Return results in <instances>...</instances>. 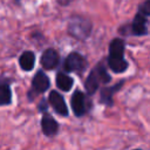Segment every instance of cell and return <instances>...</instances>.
Returning <instances> with one entry per match:
<instances>
[{
  "instance_id": "obj_16",
  "label": "cell",
  "mask_w": 150,
  "mask_h": 150,
  "mask_svg": "<svg viewBox=\"0 0 150 150\" xmlns=\"http://www.w3.org/2000/svg\"><path fill=\"white\" fill-rule=\"evenodd\" d=\"M46 107H47V105H46V101H45V100H42V101H41L40 109H46Z\"/></svg>"
},
{
  "instance_id": "obj_14",
  "label": "cell",
  "mask_w": 150,
  "mask_h": 150,
  "mask_svg": "<svg viewBox=\"0 0 150 150\" xmlns=\"http://www.w3.org/2000/svg\"><path fill=\"white\" fill-rule=\"evenodd\" d=\"M12 95H11V88L7 82H2L0 79V105H7L11 103Z\"/></svg>"
},
{
  "instance_id": "obj_9",
  "label": "cell",
  "mask_w": 150,
  "mask_h": 150,
  "mask_svg": "<svg viewBox=\"0 0 150 150\" xmlns=\"http://www.w3.org/2000/svg\"><path fill=\"white\" fill-rule=\"evenodd\" d=\"M41 127H42V131L46 136H54L59 130L57 122L48 112L43 114L42 120H41Z\"/></svg>"
},
{
  "instance_id": "obj_4",
  "label": "cell",
  "mask_w": 150,
  "mask_h": 150,
  "mask_svg": "<svg viewBox=\"0 0 150 150\" xmlns=\"http://www.w3.org/2000/svg\"><path fill=\"white\" fill-rule=\"evenodd\" d=\"M63 68L66 71H77L82 73L87 68L86 59L79 53H70L64 60Z\"/></svg>"
},
{
  "instance_id": "obj_13",
  "label": "cell",
  "mask_w": 150,
  "mask_h": 150,
  "mask_svg": "<svg viewBox=\"0 0 150 150\" xmlns=\"http://www.w3.org/2000/svg\"><path fill=\"white\" fill-rule=\"evenodd\" d=\"M73 83H74V80H73L70 76L63 74L62 71L57 73V75H56V86H57L61 90H63V91H69V90L71 89V87H73Z\"/></svg>"
},
{
  "instance_id": "obj_1",
  "label": "cell",
  "mask_w": 150,
  "mask_h": 150,
  "mask_svg": "<svg viewBox=\"0 0 150 150\" xmlns=\"http://www.w3.org/2000/svg\"><path fill=\"white\" fill-rule=\"evenodd\" d=\"M108 66L114 73H123L128 69V62L124 60V41L114 39L109 47Z\"/></svg>"
},
{
  "instance_id": "obj_7",
  "label": "cell",
  "mask_w": 150,
  "mask_h": 150,
  "mask_svg": "<svg viewBox=\"0 0 150 150\" xmlns=\"http://www.w3.org/2000/svg\"><path fill=\"white\" fill-rule=\"evenodd\" d=\"M59 60H60L59 53L53 48H48L43 52L41 56V66L45 69H54L57 67Z\"/></svg>"
},
{
  "instance_id": "obj_15",
  "label": "cell",
  "mask_w": 150,
  "mask_h": 150,
  "mask_svg": "<svg viewBox=\"0 0 150 150\" xmlns=\"http://www.w3.org/2000/svg\"><path fill=\"white\" fill-rule=\"evenodd\" d=\"M149 4H150L149 0H146V1L141 6V11H139V12L144 13L145 15H149V14H150V11H149V9H150V8H149Z\"/></svg>"
},
{
  "instance_id": "obj_6",
  "label": "cell",
  "mask_w": 150,
  "mask_h": 150,
  "mask_svg": "<svg viewBox=\"0 0 150 150\" xmlns=\"http://www.w3.org/2000/svg\"><path fill=\"white\" fill-rule=\"evenodd\" d=\"M49 103L53 107V109L57 114H60L61 116H67L68 115V108L66 105L64 98L56 90H52L50 91V94H49Z\"/></svg>"
},
{
  "instance_id": "obj_12",
  "label": "cell",
  "mask_w": 150,
  "mask_h": 150,
  "mask_svg": "<svg viewBox=\"0 0 150 150\" xmlns=\"http://www.w3.org/2000/svg\"><path fill=\"white\" fill-rule=\"evenodd\" d=\"M122 86H123V81L122 82H118L114 87L103 88L102 91H101V102H103V103H105L108 105H111L112 104V95H114V93L116 90H118Z\"/></svg>"
},
{
  "instance_id": "obj_8",
  "label": "cell",
  "mask_w": 150,
  "mask_h": 150,
  "mask_svg": "<svg viewBox=\"0 0 150 150\" xmlns=\"http://www.w3.org/2000/svg\"><path fill=\"white\" fill-rule=\"evenodd\" d=\"M148 15L139 12L136 14L132 21V33L135 35H146L148 34Z\"/></svg>"
},
{
  "instance_id": "obj_11",
  "label": "cell",
  "mask_w": 150,
  "mask_h": 150,
  "mask_svg": "<svg viewBox=\"0 0 150 150\" xmlns=\"http://www.w3.org/2000/svg\"><path fill=\"white\" fill-rule=\"evenodd\" d=\"M19 63H20V67L21 69L26 70V71H29L34 68V63H35V56H34V53L33 52H29V50H26L21 54L20 59H19Z\"/></svg>"
},
{
  "instance_id": "obj_10",
  "label": "cell",
  "mask_w": 150,
  "mask_h": 150,
  "mask_svg": "<svg viewBox=\"0 0 150 150\" xmlns=\"http://www.w3.org/2000/svg\"><path fill=\"white\" fill-rule=\"evenodd\" d=\"M32 87H33V90L36 93H43L49 88V79L42 70H39L35 74L32 82Z\"/></svg>"
},
{
  "instance_id": "obj_2",
  "label": "cell",
  "mask_w": 150,
  "mask_h": 150,
  "mask_svg": "<svg viewBox=\"0 0 150 150\" xmlns=\"http://www.w3.org/2000/svg\"><path fill=\"white\" fill-rule=\"evenodd\" d=\"M110 80H111V77L107 73L105 67L102 63H98L90 71V74L88 75V77L86 80V83H84L86 84V89H87L88 94L91 95V94H94L97 90L100 83H103L104 84V83H108Z\"/></svg>"
},
{
  "instance_id": "obj_3",
  "label": "cell",
  "mask_w": 150,
  "mask_h": 150,
  "mask_svg": "<svg viewBox=\"0 0 150 150\" xmlns=\"http://www.w3.org/2000/svg\"><path fill=\"white\" fill-rule=\"evenodd\" d=\"M68 33L79 40H86L91 33V22L86 18L74 16L69 20Z\"/></svg>"
},
{
  "instance_id": "obj_5",
  "label": "cell",
  "mask_w": 150,
  "mask_h": 150,
  "mask_svg": "<svg viewBox=\"0 0 150 150\" xmlns=\"http://www.w3.org/2000/svg\"><path fill=\"white\" fill-rule=\"evenodd\" d=\"M70 103H71V109H73L75 116L80 117V116H82V115H84L87 112L88 103H87V100H86L84 94L81 90H76L73 94L71 100H70Z\"/></svg>"
}]
</instances>
